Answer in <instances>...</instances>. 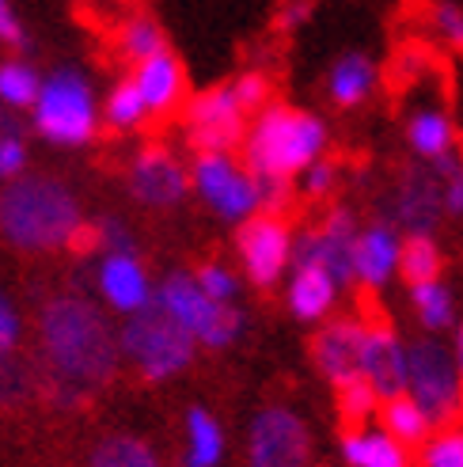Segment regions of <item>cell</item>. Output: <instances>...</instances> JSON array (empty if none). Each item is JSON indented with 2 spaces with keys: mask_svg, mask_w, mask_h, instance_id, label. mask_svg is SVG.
<instances>
[{
  "mask_svg": "<svg viewBox=\"0 0 463 467\" xmlns=\"http://www.w3.org/2000/svg\"><path fill=\"white\" fill-rule=\"evenodd\" d=\"M99 293L107 296L110 308H118L126 316L149 305L152 285L133 251H107V259L99 263Z\"/></svg>",
  "mask_w": 463,
  "mask_h": 467,
  "instance_id": "cell-17",
  "label": "cell"
},
{
  "mask_svg": "<svg viewBox=\"0 0 463 467\" xmlns=\"http://www.w3.org/2000/svg\"><path fill=\"white\" fill-rule=\"evenodd\" d=\"M247 133V114L232 88H210L187 103V137L194 152H232Z\"/></svg>",
  "mask_w": 463,
  "mask_h": 467,
  "instance_id": "cell-9",
  "label": "cell"
},
{
  "mask_svg": "<svg viewBox=\"0 0 463 467\" xmlns=\"http://www.w3.org/2000/svg\"><path fill=\"white\" fill-rule=\"evenodd\" d=\"M334 277L323 266H293L289 282V308L296 319H323L334 305Z\"/></svg>",
  "mask_w": 463,
  "mask_h": 467,
  "instance_id": "cell-20",
  "label": "cell"
},
{
  "mask_svg": "<svg viewBox=\"0 0 463 467\" xmlns=\"http://www.w3.org/2000/svg\"><path fill=\"white\" fill-rule=\"evenodd\" d=\"M91 467H159V460L141 437L118 433L99 441L96 452H91Z\"/></svg>",
  "mask_w": 463,
  "mask_h": 467,
  "instance_id": "cell-27",
  "label": "cell"
},
{
  "mask_svg": "<svg viewBox=\"0 0 463 467\" xmlns=\"http://www.w3.org/2000/svg\"><path fill=\"white\" fill-rule=\"evenodd\" d=\"M27 168V145H23L19 130L15 133H0V182H12Z\"/></svg>",
  "mask_w": 463,
  "mask_h": 467,
  "instance_id": "cell-38",
  "label": "cell"
},
{
  "mask_svg": "<svg viewBox=\"0 0 463 467\" xmlns=\"http://www.w3.org/2000/svg\"><path fill=\"white\" fill-rule=\"evenodd\" d=\"M5 358H8V354H0V361H5Z\"/></svg>",
  "mask_w": 463,
  "mask_h": 467,
  "instance_id": "cell-46",
  "label": "cell"
},
{
  "mask_svg": "<svg viewBox=\"0 0 463 467\" xmlns=\"http://www.w3.org/2000/svg\"><path fill=\"white\" fill-rule=\"evenodd\" d=\"M84 213L77 194L50 175H19L0 191V236L15 251H57L77 247Z\"/></svg>",
  "mask_w": 463,
  "mask_h": 467,
  "instance_id": "cell-2",
  "label": "cell"
},
{
  "mask_svg": "<svg viewBox=\"0 0 463 467\" xmlns=\"http://www.w3.org/2000/svg\"><path fill=\"white\" fill-rule=\"evenodd\" d=\"M190 186L201 194V202L224 221H247L259 213V186L247 168H240L228 152H198Z\"/></svg>",
  "mask_w": 463,
  "mask_h": 467,
  "instance_id": "cell-8",
  "label": "cell"
},
{
  "mask_svg": "<svg viewBox=\"0 0 463 467\" xmlns=\"http://www.w3.org/2000/svg\"><path fill=\"white\" fill-rule=\"evenodd\" d=\"M190 171L168 149H145L129 168V194L149 209H171L187 198Z\"/></svg>",
  "mask_w": 463,
  "mask_h": 467,
  "instance_id": "cell-13",
  "label": "cell"
},
{
  "mask_svg": "<svg viewBox=\"0 0 463 467\" xmlns=\"http://www.w3.org/2000/svg\"><path fill=\"white\" fill-rule=\"evenodd\" d=\"M334 388H338V414H342V422L350 426V430H357L365 418L376 410L380 395L373 391V384H368L365 377H350V380H342Z\"/></svg>",
  "mask_w": 463,
  "mask_h": 467,
  "instance_id": "cell-31",
  "label": "cell"
},
{
  "mask_svg": "<svg viewBox=\"0 0 463 467\" xmlns=\"http://www.w3.org/2000/svg\"><path fill=\"white\" fill-rule=\"evenodd\" d=\"M361 377L373 384L380 400L406 391V365H403V342L396 338L391 327H365L361 338Z\"/></svg>",
  "mask_w": 463,
  "mask_h": 467,
  "instance_id": "cell-15",
  "label": "cell"
},
{
  "mask_svg": "<svg viewBox=\"0 0 463 467\" xmlns=\"http://www.w3.org/2000/svg\"><path fill=\"white\" fill-rule=\"evenodd\" d=\"M384 426H387V437H396L399 445H418L429 433V418L410 395H391L384 407Z\"/></svg>",
  "mask_w": 463,
  "mask_h": 467,
  "instance_id": "cell-25",
  "label": "cell"
},
{
  "mask_svg": "<svg viewBox=\"0 0 463 467\" xmlns=\"http://www.w3.org/2000/svg\"><path fill=\"white\" fill-rule=\"evenodd\" d=\"M312 12H315V0H285L282 12H277V27L282 31L304 27V23L312 19Z\"/></svg>",
  "mask_w": 463,
  "mask_h": 467,
  "instance_id": "cell-43",
  "label": "cell"
},
{
  "mask_svg": "<svg viewBox=\"0 0 463 467\" xmlns=\"http://www.w3.org/2000/svg\"><path fill=\"white\" fill-rule=\"evenodd\" d=\"M410 300L414 308H418V319L429 327V331H445L456 316V305H452V293L441 285V277L437 282H418L410 285Z\"/></svg>",
  "mask_w": 463,
  "mask_h": 467,
  "instance_id": "cell-30",
  "label": "cell"
},
{
  "mask_svg": "<svg viewBox=\"0 0 463 467\" xmlns=\"http://www.w3.org/2000/svg\"><path fill=\"white\" fill-rule=\"evenodd\" d=\"M426 467H463V430H448L426 449Z\"/></svg>",
  "mask_w": 463,
  "mask_h": 467,
  "instance_id": "cell-37",
  "label": "cell"
},
{
  "mask_svg": "<svg viewBox=\"0 0 463 467\" xmlns=\"http://www.w3.org/2000/svg\"><path fill=\"white\" fill-rule=\"evenodd\" d=\"M118 42H122V54L129 61H145V57H152L159 50H168V46H164V31H159V23L149 19V16L129 19L126 27H122V35H118Z\"/></svg>",
  "mask_w": 463,
  "mask_h": 467,
  "instance_id": "cell-32",
  "label": "cell"
},
{
  "mask_svg": "<svg viewBox=\"0 0 463 467\" xmlns=\"http://www.w3.org/2000/svg\"><path fill=\"white\" fill-rule=\"evenodd\" d=\"M327 149V126L315 114L270 103L259 110L254 126L243 133V160L251 175L293 179L315 163Z\"/></svg>",
  "mask_w": 463,
  "mask_h": 467,
  "instance_id": "cell-3",
  "label": "cell"
},
{
  "mask_svg": "<svg viewBox=\"0 0 463 467\" xmlns=\"http://www.w3.org/2000/svg\"><path fill=\"white\" fill-rule=\"evenodd\" d=\"M152 300L182 327V331H190V338L201 342V346L224 349V346L236 342L240 331H243L240 308L210 300L198 289L194 274H171V277H164V285L152 293Z\"/></svg>",
  "mask_w": 463,
  "mask_h": 467,
  "instance_id": "cell-6",
  "label": "cell"
},
{
  "mask_svg": "<svg viewBox=\"0 0 463 467\" xmlns=\"http://www.w3.org/2000/svg\"><path fill=\"white\" fill-rule=\"evenodd\" d=\"M399 228L396 224H373L357 232L354 240V277L357 282H365L368 289H380L391 274L399 270Z\"/></svg>",
  "mask_w": 463,
  "mask_h": 467,
  "instance_id": "cell-18",
  "label": "cell"
},
{
  "mask_svg": "<svg viewBox=\"0 0 463 467\" xmlns=\"http://www.w3.org/2000/svg\"><path fill=\"white\" fill-rule=\"evenodd\" d=\"M240 263L254 285H273L285 274L289 254H293V232L282 213H254L240 224Z\"/></svg>",
  "mask_w": 463,
  "mask_h": 467,
  "instance_id": "cell-11",
  "label": "cell"
},
{
  "mask_svg": "<svg viewBox=\"0 0 463 467\" xmlns=\"http://www.w3.org/2000/svg\"><path fill=\"white\" fill-rule=\"evenodd\" d=\"M96 247H107V251H133V236L129 228L118 221V217H103L96 224Z\"/></svg>",
  "mask_w": 463,
  "mask_h": 467,
  "instance_id": "cell-40",
  "label": "cell"
},
{
  "mask_svg": "<svg viewBox=\"0 0 463 467\" xmlns=\"http://www.w3.org/2000/svg\"><path fill=\"white\" fill-rule=\"evenodd\" d=\"M19 342V316L12 308V300L0 293V354H12Z\"/></svg>",
  "mask_w": 463,
  "mask_h": 467,
  "instance_id": "cell-42",
  "label": "cell"
},
{
  "mask_svg": "<svg viewBox=\"0 0 463 467\" xmlns=\"http://www.w3.org/2000/svg\"><path fill=\"white\" fill-rule=\"evenodd\" d=\"M342 456L350 467H406V452L396 437H387L380 430H350L342 441Z\"/></svg>",
  "mask_w": 463,
  "mask_h": 467,
  "instance_id": "cell-22",
  "label": "cell"
},
{
  "mask_svg": "<svg viewBox=\"0 0 463 467\" xmlns=\"http://www.w3.org/2000/svg\"><path fill=\"white\" fill-rule=\"evenodd\" d=\"M129 80L137 84V91H141L149 119L152 114L164 119V114H171L182 103V96H187V77H182V65L171 50H159L145 61H137V73Z\"/></svg>",
  "mask_w": 463,
  "mask_h": 467,
  "instance_id": "cell-16",
  "label": "cell"
},
{
  "mask_svg": "<svg viewBox=\"0 0 463 467\" xmlns=\"http://www.w3.org/2000/svg\"><path fill=\"white\" fill-rule=\"evenodd\" d=\"M445 217L441 205V182H437L429 163H414L403 175V186L396 194V224L406 236H433Z\"/></svg>",
  "mask_w": 463,
  "mask_h": 467,
  "instance_id": "cell-14",
  "label": "cell"
},
{
  "mask_svg": "<svg viewBox=\"0 0 463 467\" xmlns=\"http://www.w3.org/2000/svg\"><path fill=\"white\" fill-rule=\"evenodd\" d=\"M38 338L61 403H77L84 391L103 388L118 368V335L84 296H54L38 316Z\"/></svg>",
  "mask_w": 463,
  "mask_h": 467,
  "instance_id": "cell-1",
  "label": "cell"
},
{
  "mask_svg": "<svg viewBox=\"0 0 463 467\" xmlns=\"http://www.w3.org/2000/svg\"><path fill=\"white\" fill-rule=\"evenodd\" d=\"M441 247L433 244V236H406V244L399 247V270L410 285L418 282H437L441 277Z\"/></svg>",
  "mask_w": 463,
  "mask_h": 467,
  "instance_id": "cell-26",
  "label": "cell"
},
{
  "mask_svg": "<svg viewBox=\"0 0 463 467\" xmlns=\"http://www.w3.org/2000/svg\"><path fill=\"white\" fill-rule=\"evenodd\" d=\"M403 365H406L410 400L426 410L429 422H445V418L459 407V380H456L452 354L441 342L418 338L403 349Z\"/></svg>",
  "mask_w": 463,
  "mask_h": 467,
  "instance_id": "cell-7",
  "label": "cell"
},
{
  "mask_svg": "<svg viewBox=\"0 0 463 467\" xmlns=\"http://www.w3.org/2000/svg\"><path fill=\"white\" fill-rule=\"evenodd\" d=\"M42 77L27 61H5L0 65V107L5 110H27L38 96Z\"/></svg>",
  "mask_w": 463,
  "mask_h": 467,
  "instance_id": "cell-28",
  "label": "cell"
},
{
  "mask_svg": "<svg viewBox=\"0 0 463 467\" xmlns=\"http://www.w3.org/2000/svg\"><path fill=\"white\" fill-rule=\"evenodd\" d=\"M456 368L463 372V323H459V331H456Z\"/></svg>",
  "mask_w": 463,
  "mask_h": 467,
  "instance_id": "cell-44",
  "label": "cell"
},
{
  "mask_svg": "<svg viewBox=\"0 0 463 467\" xmlns=\"http://www.w3.org/2000/svg\"><path fill=\"white\" fill-rule=\"evenodd\" d=\"M376 84V65L373 57H365V54H345L334 61L331 68V77H327V91H331V99L338 107H357L368 99V91H373Z\"/></svg>",
  "mask_w": 463,
  "mask_h": 467,
  "instance_id": "cell-21",
  "label": "cell"
},
{
  "mask_svg": "<svg viewBox=\"0 0 463 467\" xmlns=\"http://www.w3.org/2000/svg\"><path fill=\"white\" fill-rule=\"evenodd\" d=\"M194 282H198V289L210 296V300H217V305H232V296H236V277H232V270L228 266H221V263H205L198 274H194Z\"/></svg>",
  "mask_w": 463,
  "mask_h": 467,
  "instance_id": "cell-34",
  "label": "cell"
},
{
  "mask_svg": "<svg viewBox=\"0 0 463 467\" xmlns=\"http://www.w3.org/2000/svg\"><path fill=\"white\" fill-rule=\"evenodd\" d=\"M35 133L46 137L50 145L77 149L87 145L99 130V107L91 84L77 68H57L38 84V96L31 103Z\"/></svg>",
  "mask_w": 463,
  "mask_h": 467,
  "instance_id": "cell-4",
  "label": "cell"
},
{
  "mask_svg": "<svg viewBox=\"0 0 463 467\" xmlns=\"http://www.w3.org/2000/svg\"><path fill=\"white\" fill-rule=\"evenodd\" d=\"M103 114H107V126H110V130H122V133H126V130L145 126L149 107H145V99H141V91H137V84H133V80H122V84L110 88Z\"/></svg>",
  "mask_w": 463,
  "mask_h": 467,
  "instance_id": "cell-29",
  "label": "cell"
},
{
  "mask_svg": "<svg viewBox=\"0 0 463 467\" xmlns=\"http://www.w3.org/2000/svg\"><path fill=\"white\" fill-rule=\"evenodd\" d=\"M187 441H190V449H187V467H217L221 452H224V433L217 426V418L210 410H201L194 407L187 414Z\"/></svg>",
  "mask_w": 463,
  "mask_h": 467,
  "instance_id": "cell-24",
  "label": "cell"
},
{
  "mask_svg": "<svg viewBox=\"0 0 463 467\" xmlns=\"http://www.w3.org/2000/svg\"><path fill=\"white\" fill-rule=\"evenodd\" d=\"M308 430L304 422L285 410L270 407L251 426V467H308Z\"/></svg>",
  "mask_w": 463,
  "mask_h": 467,
  "instance_id": "cell-12",
  "label": "cell"
},
{
  "mask_svg": "<svg viewBox=\"0 0 463 467\" xmlns=\"http://www.w3.org/2000/svg\"><path fill=\"white\" fill-rule=\"evenodd\" d=\"M429 168L441 182V205H445V217H463V160L456 152H445L429 160Z\"/></svg>",
  "mask_w": 463,
  "mask_h": 467,
  "instance_id": "cell-33",
  "label": "cell"
},
{
  "mask_svg": "<svg viewBox=\"0 0 463 467\" xmlns=\"http://www.w3.org/2000/svg\"><path fill=\"white\" fill-rule=\"evenodd\" d=\"M0 133H15V122H12V114L0 107Z\"/></svg>",
  "mask_w": 463,
  "mask_h": 467,
  "instance_id": "cell-45",
  "label": "cell"
},
{
  "mask_svg": "<svg viewBox=\"0 0 463 467\" xmlns=\"http://www.w3.org/2000/svg\"><path fill=\"white\" fill-rule=\"evenodd\" d=\"M118 349L152 384L168 380V377H179V372L194 361L190 331H182V327L159 308L156 300H149L145 308L129 312L122 335H118Z\"/></svg>",
  "mask_w": 463,
  "mask_h": 467,
  "instance_id": "cell-5",
  "label": "cell"
},
{
  "mask_svg": "<svg viewBox=\"0 0 463 467\" xmlns=\"http://www.w3.org/2000/svg\"><path fill=\"white\" fill-rule=\"evenodd\" d=\"M228 88H232V96H236V103L243 107V114L262 110L266 99H270V80L262 73H243V77L232 80Z\"/></svg>",
  "mask_w": 463,
  "mask_h": 467,
  "instance_id": "cell-35",
  "label": "cell"
},
{
  "mask_svg": "<svg viewBox=\"0 0 463 467\" xmlns=\"http://www.w3.org/2000/svg\"><path fill=\"white\" fill-rule=\"evenodd\" d=\"M406 141H410V149L418 152L422 160H437V156H445V152H452V141H456V130H452V122L445 119L441 110H418L410 119V126H406Z\"/></svg>",
  "mask_w": 463,
  "mask_h": 467,
  "instance_id": "cell-23",
  "label": "cell"
},
{
  "mask_svg": "<svg viewBox=\"0 0 463 467\" xmlns=\"http://www.w3.org/2000/svg\"><path fill=\"white\" fill-rule=\"evenodd\" d=\"M361 338H365V327L354 319H338L331 327H323L319 338H315V365L323 368V377L331 384H342L350 377H361L357 365H361Z\"/></svg>",
  "mask_w": 463,
  "mask_h": 467,
  "instance_id": "cell-19",
  "label": "cell"
},
{
  "mask_svg": "<svg viewBox=\"0 0 463 467\" xmlns=\"http://www.w3.org/2000/svg\"><path fill=\"white\" fill-rule=\"evenodd\" d=\"M433 27L448 46L463 50V5H456V0H437L433 5Z\"/></svg>",
  "mask_w": 463,
  "mask_h": 467,
  "instance_id": "cell-36",
  "label": "cell"
},
{
  "mask_svg": "<svg viewBox=\"0 0 463 467\" xmlns=\"http://www.w3.org/2000/svg\"><path fill=\"white\" fill-rule=\"evenodd\" d=\"M0 42H8V46H15V50H27V31H23V23H19V16L12 12V5L8 0H0Z\"/></svg>",
  "mask_w": 463,
  "mask_h": 467,
  "instance_id": "cell-41",
  "label": "cell"
},
{
  "mask_svg": "<svg viewBox=\"0 0 463 467\" xmlns=\"http://www.w3.org/2000/svg\"><path fill=\"white\" fill-rule=\"evenodd\" d=\"M334 179H338V168L331 160H315V163H308L304 171H300V191H304L308 198H323L334 186Z\"/></svg>",
  "mask_w": 463,
  "mask_h": 467,
  "instance_id": "cell-39",
  "label": "cell"
},
{
  "mask_svg": "<svg viewBox=\"0 0 463 467\" xmlns=\"http://www.w3.org/2000/svg\"><path fill=\"white\" fill-rule=\"evenodd\" d=\"M354 240H357L354 213L350 209H334L319 232H300L293 240L289 266H323L334 277V285H350L354 282Z\"/></svg>",
  "mask_w": 463,
  "mask_h": 467,
  "instance_id": "cell-10",
  "label": "cell"
}]
</instances>
